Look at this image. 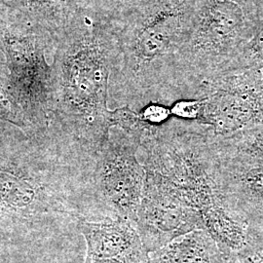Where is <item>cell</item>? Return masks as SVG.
I'll use <instances>...</instances> for the list:
<instances>
[{"instance_id":"1","label":"cell","mask_w":263,"mask_h":263,"mask_svg":"<svg viewBox=\"0 0 263 263\" xmlns=\"http://www.w3.org/2000/svg\"><path fill=\"white\" fill-rule=\"evenodd\" d=\"M116 52L110 0H81L52 64L53 119L76 155L94 160L110 131L109 80Z\"/></svg>"},{"instance_id":"2","label":"cell","mask_w":263,"mask_h":263,"mask_svg":"<svg viewBox=\"0 0 263 263\" xmlns=\"http://www.w3.org/2000/svg\"><path fill=\"white\" fill-rule=\"evenodd\" d=\"M116 52L109 80L115 108L140 111L191 100L179 52L195 0H110Z\"/></svg>"},{"instance_id":"3","label":"cell","mask_w":263,"mask_h":263,"mask_svg":"<svg viewBox=\"0 0 263 263\" xmlns=\"http://www.w3.org/2000/svg\"><path fill=\"white\" fill-rule=\"evenodd\" d=\"M262 16L258 0H195L179 52L192 99H199L205 82L226 72L254 37Z\"/></svg>"},{"instance_id":"4","label":"cell","mask_w":263,"mask_h":263,"mask_svg":"<svg viewBox=\"0 0 263 263\" xmlns=\"http://www.w3.org/2000/svg\"><path fill=\"white\" fill-rule=\"evenodd\" d=\"M54 42L45 33L0 19V50L6 57L10 87L28 128L44 131L53 119L52 66L46 51Z\"/></svg>"},{"instance_id":"5","label":"cell","mask_w":263,"mask_h":263,"mask_svg":"<svg viewBox=\"0 0 263 263\" xmlns=\"http://www.w3.org/2000/svg\"><path fill=\"white\" fill-rule=\"evenodd\" d=\"M138 151L139 142L131 136L116 127L110 129L86 182L88 216L135 222L146 177Z\"/></svg>"},{"instance_id":"6","label":"cell","mask_w":263,"mask_h":263,"mask_svg":"<svg viewBox=\"0 0 263 263\" xmlns=\"http://www.w3.org/2000/svg\"><path fill=\"white\" fill-rule=\"evenodd\" d=\"M52 216L79 219L81 212L73 198L38 170L0 154V221L26 223Z\"/></svg>"},{"instance_id":"7","label":"cell","mask_w":263,"mask_h":263,"mask_svg":"<svg viewBox=\"0 0 263 263\" xmlns=\"http://www.w3.org/2000/svg\"><path fill=\"white\" fill-rule=\"evenodd\" d=\"M197 122L216 135L263 126V67L229 71L205 82Z\"/></svg>"},{"instance_id":"8","label":"cell","mask_w":263,"mask_h":263,"mask_svg":"<svg viewBox=\"0 0 263 263\" xmlns=\"http://www.w3.org/2000/svg\"><path fill=\"white\" fill-rule=\"evenodd\" d=\"M134 224L149 254L203 226L196 210L147 181Z\"/></svg>"},{"instance_id":"9","label":"cell","mask_w":263,"mask_h":263,"mask_svg":"<svg viewBox=\"0 0 263 263\" xmlns=\"http://www.w3.org/2000/svg\"><path fill=\"white\" fill-rule=\"evenodd\" d=\"M77 227L87 247L83 263H151L149 252L130 220L79 218Z\"/></svg>"},{"instance_id":"10","label":"cell","mask_w":263,"mask_h":263,"mask_svg":"<svg viewBox=\"0 0 263 263\" xmlns=\"http://www.w3.org/2000/svg\"><path fill=\"white\" fill-rule=\"evenodd\" d=\"M81 0H0V19L45 33L55 43Z\"/></svg>"},{"instance_id":"11","label":"cell","mask_w":263,"mask_h":263,"mask_svg":"<svg viewBox=\"0 0 263 263\" xmlns=\"http://www.w3.org/2000/svg\"><path fill=\"white\" fill-rule=\"evenodd\" d=\"M149 255L151 263H234L202 229L180 236Z\"/></svg>"},{"instance_id":"12","label":"cell","mask_w":263,"mask_h":263,"mask_svg":"<svg viewBox=\"0 0 263 263\" xmlns=\"http://www.w3.org/2000/svg\"><path fill=\"white\" fill-rule=\"evenodd\" d=\"M0 121L9 123L25 131L29 129L13 98L10 87L9 69L7 64L2 61H0Z\"/></svg>"},{"instance_id":"13","label":"cell","mask_w":263,"mask_h":263,"mask_svg":"<svg viewBox=\"0 0 263 263\" xmlns=\"http://www.w3.org/2000/svg\"><path fill=\"white\" fill-rule=\"evenodd\" d=\"M252 67H263V16L254 37L226 72Z\"/></svg>"},{"instance_id":"14","label":"cell","mask_w":263,"mask_h":263,"mask_svg":"<svg viewBox=\"0 0 263 263\" xmlns=\"http://www.w3.org/2000/svg\"><path fill=\"white\" fill-rule=\"evenodd\" d=\"M172 116L186 121H198L203 111V100H179L170 106Z\"/></svg>"},{"instance_id":"15","label":"cell","mask_w":263,"mask_h":263,"mask_svg":"<svg viewBox=\"0 0 263 263\" xmlns=\"http://www.w3.org/2000/svg\"><path fill=\"white\" fill-rule=\"evenodd\" d=\"M143 122L151 126H159L173 117L170 106L160 104H149L139 111Z\"/></svg>"}]
</instances>
